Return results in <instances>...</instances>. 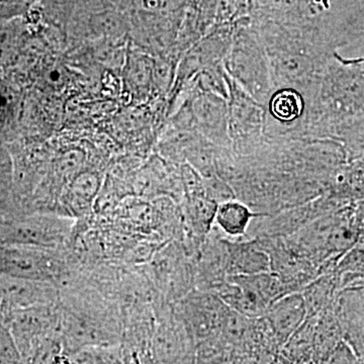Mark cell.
<instances>
[{"label":"cell","mask_w":364,"mask_h":364,"mask_svg":"<svg viewBox=\"0 0 364 364\" xmlns=\"http://www.w3.org/2000/svg\"><path fill=\"white\" fill-rule=\"evenodd\" d=\"M315 322L316 316L306 318L282 347L279 353L293 364H312Z\"/></svg>","instance_id":"10"},{"label":"cell","mask_w":364,"mask_h":364,"mask_svg":"<svg viewBox=\"0 0 364 364\" xmlns=\"http://www.w3.org/2000/svg\"><path fill=\"white\" fill-rule=\"evenodd\" d=\"M228 119L232 149L240 157L252 156L259 149L265 124V107L228 75Z\"/></svg>","instance_id":"2"},{"label":"cell","mask_w":364,"mask_h":364,"mask_svg":"<svg viewBox=\"0 0 364 364\" xmlns=\"http://www.w3.org/2000/svg\"><path fill=\"white\" fill-rule=\"evenodd\" d=\"M268 364H293L291 361L287 360L286 358L282 355L280 353H277V355L274 356V358L272 359Z\"/></svg>","instance_id":"19"},{"label":"cell","mask_w":364,"mask_h":364,"mask_svg":"<svg viewBox=\"0 0 364 364\" xmlns=\"http://www.w3.org/2000/svg\"><path fill=\"white\" fill-rule=\"evenodd\" d=\"M225 71L235 82L263 107L275 90L265 48L243 33L230 46L223 60Z\"/></svg>","instance_id":"1"},{"label":"cell","mask_w":364,"mask_h":364,"mask_svg":"<svg viewBox=\"0 0 364 364\" xmlns=\"http://www.w3.org/2000/svg\"><path fill=\"white\" fill-rule=\"evenodd\" d=\"M0 364H21V353L9 326L0 320Z\"/></svg>","instance_id":"12"},{"label":"cell","mask_w":364,"mask_h":364,"mask_svg":"<svg viewBox=\"0 0 364 364\" xmlns=\"http://www.w3.org/2000/svg\"><path fill=\"white\" fill-rule=\"evenodd\" d=\"M353 221L354 226H355L356 231H358V239H364V200L355 203Z\"/></svg>","instance_id":"15"},{"label":"cell","mask_w":364,"mask_h":364,"mask_svg":"<svg viewBox=\"0 0 364 364\" xmlns=\"http://www.w3.org/2000/svg\"><path fill=\"white\" fill-rule=\"evenodd\" d=\"M219 203L210 200L208 196L188 198L186 203V218L193 236L200 242L205 240L212 231L215 214Z\"/></svg>","instance_id":"11"},{"label":"cell","mask_w":364,"mask_h":364,"mask_svg":"<svg viewBox=\"0 0 364 364\" xmlns=\"http://www.w3.org/2000/svg\"><path fill=\"white\" fill-rule=\"evenodd\" d=\"M193 107L198 124L208 138L218 147L233 150L229 136L227 100L205 91L196 100Z\"/></svg>","instance_id":"4"},{"label":"cell","mask_w":364,"mask_h":364,"mask_svg":"<svg viewBox=\"0 0 364 364\" xmlns=\"http://www.w3.org/2000/svg\"><path fill=\"white\" fill-rule=\"evenodd\" d=\"M333 59L342 65L346 66H363L364 65V57H358V58H345L339 54L338 52L335 51L333 53Z\"/></svg>","instance_id":"17"},{"label":"cell","mask_w":364,"mask_h":364,"mask_svg":"<svg viewBox=\"0 0 364 364\" xmlns=\"http://www.w3.org/2000/svg\"><path fill=\"white\" fill-rule=\"evenodd\" d=\"M81 164V157L79 152H70L62 159V169L66 172L75 170Z\"/></svg>","instance_id":"16"},{"label":"cell","mask_w":364,"mask_h":364,"mask_svg":"<svg viewBox=\"0 0 364 364\" xmlns=\"http://www.w3.org/2000/svg\"><path fill=\"white\" fill-rule=\"evenodd\" d=\"M264 318L272 327L280 349L306 318L305 301L301 293L282 296L268 306Z\"/></svg>","instance_id":"5"},{"label":"cell","mask_w":364,"mask_h":364,"mask_svg":"<svg viewBox=\"0 0 364 364\" xmlns=\"http://www.w3.org/2000/svg\"><path fill=\"white\" fill-rule=\"evenodd\" d=\"M340 291L338 275L336 272L320 275L301 291L306 309V318L331 308Z\"/></svg>","instance_id":"8"},{"label":"cell","mask_w":364,"mask_h":364,"mask_svg":"<svg viewBox=\"0 0 364 364\" xmlns=\"http://www.w3.org/2000/svg\"><path fill=\"white\" fill-rule=\"evenodd\" d=\"M16 33L9 28H0V63L6 61L11 56L16 47Z\"/></svg>","instance_id":"14"},{"label":"cell","mask_w":364,"mask_h":364,"mask_svg":"<svg viewBox=\"0 0 364 364\" xmlns=\"http://www.w3.org/2000/svg\"><path fill=\"white\" fill-rule=\"evenodd\" d=\"M228 274L253 275L272 272L270 258L257 241L252 238L247 241H231L227 239Z\"/></svg>","instance_id":"6"},{"label":"cell","mask_w":364,"mask_h":364,"mask_svg":"<svg viewBox=\"0 0 364 364\" xmlns=\"http://www.w3.org/2000/svg\"><path fill=\"white\" fill-rule=\"evenodd\" d=\"M267 107L268 114L277 123L289 126L305 117L306 98L296 88H277L270 95Z\"/></svg>","instance_id":"7"},{"label":"cell","mask_w":364,"mask_h":364,"mask_svg":"<svg viewBox=\"0 0 364 364\" xmlns=\"http://www.w3.org/2000/svg\"><path fill=\"white\" fill-rule=\"evenodd\" d=\"M229 306L213 291H196L181 301V320L193 341L198 344L218 336Z\"/></svg>","instance_id":"3"},{"label":"cell","mask_w":364,"mask_h":364,"mask_svg":"<svg viewBox=\"0 0 364 364\" xmlns=\"http://www.w3.org/2000/svg\"><path fill=\"white\" fill-rule=\"evenodd\" d=\"M260 217L262 215L254 213L246 203L231 200L218 205L215 222L225 234L242 237L247 233L252 220Z\"/></svg>","instance_id":"9"},{"label":"cell","mask_w":364,"mask_h":364,"mask_svg":"<svg viewBox=\"0 0 364 364\" xmlns=\"http://www.w3.org/2000/svg\"><path fill=\"white\" fill-rule=\"evenodd\" d=\"M363 363H364V356H363Z\"/></svg>","instance_id":"20"},{"label":"cell","mask_w":364,"mask_h":364,"mask_svg":"<svg viewBox=\"0 0 364 364\" xmlns=\"http://www.w3.org/2000/svg\"><path fill=\"white\" fill-rule=\"evenodd\" d=\"M361 364H364V363H361Z\"/></svg>","instance_id":"21"},{"label":"cell","mask_w":364,"mask_h":364,"mask_svg":"<svg viewBox=\"0 0 364 364\" xmlns=\"http://www.w3.org/2000/svg\"><path fill=\"white\" fill-rule=\"evenodd\" d=\"M173 4V0H147V4L151 9H168Z\"/></svg>","instance_id":"18"},{"label":"cell","mask_w":364,"mask_h":364,"mask_svg":"<svg viewBox=\"0 0 364 364\" xmlns=\"http://www.w3.org/2000/svg\"><path fill=\"white\" fill-rule=\"evenodd\" d=\"M98 189L97 176L91 173L79 174L72 182V193L82 202L92 200Z\"/></svg>","instance_id":"13"}]
</instances>
